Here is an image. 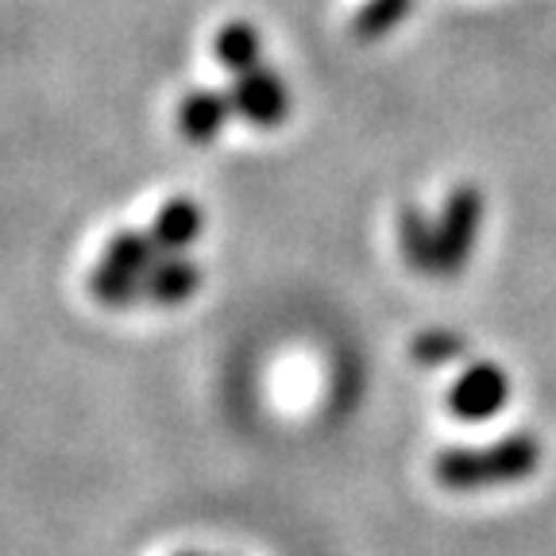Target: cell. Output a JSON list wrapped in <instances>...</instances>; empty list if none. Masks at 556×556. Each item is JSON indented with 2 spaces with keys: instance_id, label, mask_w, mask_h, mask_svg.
<instances>
[{
  "instance_id": "obj_1",
  "label": "cell",
  "mask_w": 556,
  "mask_h": 556,
  "mask_svg": "<svg viewBox=\"0 0 556 556\" xmlns=\"http://www.w3.org/2000/svg\"><path fill=\"white\" fill-rule=\"evenodd\" d=\"M541 464V441L533 433H514L486 448H444L433 460V476L448 491H479L530 479Z\"/></svg>"
},
{
  "instance_id": "obj_2",
  "label": "cell",
  "mask_w": 556,
  "mask_h": 556,
  "mask_svg": "<svg viewBox=\"0 0 556 556\" xmlns=\"http://www.w3.org/2000/svg\"><path fill=\"white\" fill-rule=\"evenodd\" d=\"M479 225H483V193L476 186H456L448 193L437 220V275L452 278L460 275L471 260V248L479 240Z\"/></svg>"
},
{
  "instance_id": "obj_3",
  "label": "cell",
  "mask_w": 556,
  "mask_h": 556,
  "mask_svg": "<svg viewBox=\"0 0 556 556\" xmlns=\"http://www.w3.org/2000/svg\"><path fill=\"white\" fill-rule=\"evenodd\" d=\"M506 399H510V379L498 364H471L460 371V379L452 382L448 409L460 421H486V417L503 414Z\"/></svg>"
},
{
  "instance_id": "obj_4",
  "label": "cell",
  "mask_w": 556,
  "mask_h": 556,
  "mask_svg": "<svg viewBox=\"0 0 556 556\" xmlns=\"http://www.w3.org/2000/svg\"><path fill=\"white\" fill-rule=\"evenodd\" d=\"M232 109L240 116L255 124V128H275V124L287 121L290 113V93H287V81L267 74V70H248L240 74L232 86Z\"/></svg>"
},
{
  "instance_id": "obj_5",
  "label": "cell",
  "mask_w": 556,
  "mask_h": 556,
  "mask_svg": "<svg viewBox=\"0 0 556 556\" xmlns=\"http://www.w3.org/2000/svg\"><path fill=\"white\" fill-rule=\"evenodd\" d=\"M228 113H232V97L201 89V93H190L178 104V131L186 139H193V143H208V139L225 128Z\"/></svg>"
},
{
  "instance_id": "obj_6",
  "label": "cell",
  "mask_w": 556,
  "mask_h": 556,
  "mask_svg": "<svg viewBox=\"0 0 556 556\" xmlns=\"http://www.w3.org/2000/svg\"><path fill=\"white\" fill-rule=\"evenodd\" d=\"M399 243L402 260L417 275H437V225L417 205H406L399 213Z\"/></svg>"
},
{
  "instance_id": "obj_7",
  "label": "cell",
  "mask_w": 556,
  "mask_h": 556,
  "mask_svg": "<svg viewBox=\"0 0 556 556\" xmlns=\"http://www.w3.org/2000/svg\"><path fill=\"white\" fill-rule=\"evenodd\" d=\"M198 236H201V208L193 201H170L155 217V228H151V243L163 248V252L190 248Z\"/></svg>"
},
{
  "instance_id": "obj_8",
  "label": "cell",
  "mask_w": 556,
  "mask_h": 556,
  "mask_svg": "<svg viewBox=\"0 0 556 556\" xmlns=\"http://www.w3.org/2000/svg\"><path fill=\"white\" fill-rule=\"evenodd\" d=\"M198 282H201V270L190 260H163L143 278V294L155 298V302L174 305V302H186L198 290Z\"/></svg>"
},
{
  "instance_id": "obj_9",
  "label": "cell",
  "mask_w": 556,
  "mask_h": 556,
  "mask_svg": "<svg viewBox=\"0 0 556 556\" xmlns=\"http://www.w3.org/2000/svg\"><path fill=\"white\" fill-rule=\"evenodd\" d=\"M213 51H217L220 66L232 70L236 78L240 74H248V70L260 66V35H255L252 24H243V20H236V24L220 27L217 39H213Z\"/></svg>"
},
{
  "instance_id": "obj_10",
  "label": "cell",
  "mask_w": 556,
  "mask_h": 556,
  "mask_svg": "<svg viewBox=\"0 0 556 556\" xmlns=\"http://www.w3.org/2000/svg\"><path fill=\"white\" fill-rule=\"evenodd\" d=\"M409 12H414V0H367L356 16V35L359 39H382V35L394 31Z\"/></svg>"
},
{
  "instance_id": "obj_11",
  "label": "cell",
  "mask_w": 556,
  "mask_h": 556,
  "mask_svg": "<svg viewBox=\"0 0 556 556\" xmlns=\"http://www.w3.org/2000/svg\"><path fill=\"white\" fill-rule=\"evenodd\" d=\"M468 352V340L456 337L452 329H429L414 340V359L421 367H441L452 364V359H460Z\"/></svg>"
},
{
  "instance_id": "obj_12",
  "label": "cell",
  "mask_w": 556,
  "mask_h": 556,
  "mask_svg": "<svg viewBox=\"0 0 556 556\" xmlns=\"http://www.w3.org/2000/svg\"><path fill=\"white\" fill-rule=\"evenodd\" d=\"M93 294L101 298L104 305H128V302H136L139 294H143V278L139 275H131V270H121V267H109L104 263L101 270L93 275Z\"/></svg>"
},
{
  "instance_id": "obj_13",
  "label": "cell",
  "mask_w": 556,
  "mask_h": 556,
  "mask_svg": "<svg viewBox=\"0 0 556 556\" xmlns=\"http://www.w3.org/2000/svg\"><path fill=\"white\" fill-rule=\"evenodd\" d=\"M151 252H159L155 243H151V236H116L113 243H109V255H104V263L109 267H121V270H131V275H139V270H148L151 263Z\"/></svg>"
},
{
  "instance_id": "obj_14",
  "label": "cell",
  "mask_w": 556,
  "mask_h": 556,
  "mask_svg": "<svg viewBox=\"0 0 556 556\" xmlns=\"http://www.w3.org/2000/svg\"><path fill=\"white\" fill-rule=\"evenodd\" d=\"M190 556H193V553H190Z\"/></svg>"
}]
</instances>
